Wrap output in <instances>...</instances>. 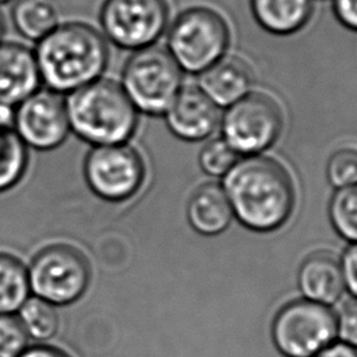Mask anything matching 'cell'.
<instances>
[{
	"instance_id": "obj_1",
	"label": "cell",
	"mask_w": 357,
	"mask_h": 357,
	"mask_svg": "<svg viewBox=\"0 0 357 357\" xmlns=\"http://www.w3.org/2000/svg\"><path fill=\"white\" fill-rule=\"evenodd\" d=\"M223 191L234 218L255 231L283 226L294 206V187L283 166L262 155H250L223 176Z\"/></svg>"
},
{
	"instance_id": "obj_2",
	"label": "cell",
	"mask_w": 357,
	"mask_h": 357,
	"mask_svg": "<svg viewBox=\"0 0 357 357\" xmlns=\"http://www.w3.org/2000/svg\"><path fill=\"white\" fill-rule=\"evenodd\" d=\"M42 85L68 95L99 78L109 63L107 40L89 24L61 22L33 49Z\"/></svg>"
},
{
	"instance_id": "obj_3",
	"label": "cell",
	"mask_w": 357,
	"mask_h": 357,
	"mask_svg": "<svg viewBox=\"0 0 357 357\" xmlns=\"http://www.w3.org/2000/svg\"><path fill=\"white\" fill-rule=\"evenodd\" d=\"M64 100L70 131L93 146L126 144L135 132L138 110L119 82L99 78Z\"/></svg>"
},
{
	"instance_id": "obj_4",
	"label": "cell",
	"mask_w": 357,
	"mask_h": 357,
	"mask_svg": "<svg viewBox=\"0 0 357 357\" xmlns=\"http://www.w3.org/2000/svg\"><path fill=\"white\" fill-rule=\"evenodd\" d=\"M181 81V68L172 54L152 45L135 50L127 60L120 85L138 112L159 116L183 88Z\"/></svg>"
},
{
	"instance_id": "obj_5",
	"label": "cell",
	"mask_w": 357,
	"mask_h": 357,
	"mask_svg": "<svg viewBox=\"0 0 357 357\" xmlns=\"http://www.w3.org/2000/svg\"><path fill=\"white\" fill-rule=\"evenodd\" d=\"M227 45L226 21L208 7H192L181 13L167 36V52L188 73L201 74L223 57Z\"/></svg>"
},
{
	"instance_id": "obj_6",
	"label": "cell",
	"mask_w": 357,
	"mask_h": 357,
	"mask_svg": "<svg viewBox=\"0 0 357 357\" xmlns=\"http://www.w3.org/2000/svg\"><path fill=\"white\" fill-rule=\"evenodd\" d=\"M31 294L54 307L78 301L91 280L88 259L81 251L66 244L42 248L26 268Z\"/></svg>"
},
{
	"instance_id": "obj_7",
	"label": "cell",
	"mask_w": 357,
	"mask_h": 357,
	"mask_svg": "<svg viewBox=\"0 0 357 357\" xmlns=\"http://www.w3.org/2000/svg\"><path fill=\"white\" fill-rule=\"evenodd\" d=\"M337 336L336 314L307 298L287 303L272 324V339L286 357H314Z\"/></svg>"
},
{
	"instance_id": "obj_8",
	"label": "cell",
	"mask_w": 357,
	"mask_h": 357,
	"mask_svg": "<svg viewBox=\"0 0 357 357\" xmlns=\"http://www.w3.org/2000/svg\"><path fill=\"white\" fill-rule=\"evenodd\" d=\"M167 21L166 0H103L99 10L103 38L134 52L152 46L165 32Z\"/></svg>"
},
{
	"instance_id": "obj_9",
	"label": "cell",
	"mask_w": 357,
	"mask_h": 357,
	"mask_svg": "<svg viewBox=\"0 0 357 357\" xmlns=\"http://www.w3.org/2000/svg\"><path fill=\"white\" fill-rule=\"evenodd\" d=\"M84 178L89 190L103 201L120 202L131 198L142 185L145 166L130 145H98L86 153Z\"/></svg>"
},
{
	"instance_id": "obj_10",
	"label": "cell",
	"mask_w": 357,
	"mask_h": 357,
	"mask_svg": "<svg viewBox=\"0 0 357 357\" xmlns=\"http://www.w3.org/2000/svg\"><path fill=\"white\" fill-rule=\"evenodd\" d=\"M282 131L279 106L266 95L248 93L230 105L222 117L223 139L238 155H259Z\"/></svg>"
},
{
	"instance_id": "obj_11",
	"label": "cell",
	"mask_w": 357,
	"mask_h": 357,
	"mask_svg": "<svg viewBox=\"0 0 357 357\" xmlns=\"http://www.w3.org/2000/svg\"><path fill=\"white\" fill-rule=\"evenodd\" d=\"M13 130L26 148L52 151L60 146L71 132L64 95L39 88L15 106Z\"/></svg>"
},
{
	"instance_id": "obj_12",
	"label": "cell",
	"mask_w": 357,
	"mask_h": 357,
	"mask_svg": "<svg viewBox=\"0 0 357 357\" xmlns=\"http://www.w3.org/2000/svg\"><path fill=\"white\" fill-rule=\"evenodd\" d=\"M165 114L170 131L185 141L208 138L220 121L219 106L199 86L181 88Z\"/></svg>"
},
{
	"instance_id": "obj_13",
	"label": "cell",
	"mask_w": 357,
	"mask_h": 357,
	"mask_svg": "<svg viewBox=\"0 0 357 357\" xmlns=\"http://www.w3.org/2000/svg\"><path fill=\"white\" fill-rule=\"evenodd\" d=\"M42 86L33 50L18 42L0 43V103L17 106Z\"/></svg>"
},
{
	"instance_id": "obj_14",
	"label": "cell",
	"mask_w": 357,
	"mask_h": 357,
	"mask_svg": "<svg viewBox=\"0 0 357 357\" xmlns=\"http://www.w3.org/2000/svg\"><path fill=\"white\" fill-rule=\"evenodd\" d=\"M252 74L238 57H222L201 73L199 88L220 107L236 103L250 93Z\"/></svg>"
},
{
	"instance_id": "obj_15",
	"label": "cell",
	"mask_w": 357,
	"mask_h": 357,
	"mask_svg": "<svg viewBox=\"0 0 357 357\" xmlns=\"http://www.w3.org/2000/svg\"><path fill=\"white\" fill-rule=\"evenodd\" d=\"M298 287L307 300L325 305L335 304L346 289L340 262L326 252L308 257L298 271Z\"/></svg>"
},
{
	"instance_id": "obj_16",
	"label": "cell",
	"mask_w": 357,
	"mask_h": 357,
	"mask_svg": "<svg viewBox=\"0 0 357 357\" xmlns=\"http://www.w3.org/2000/svg\"><path fill=\"white\" fill-rule=\"evenodd\" d=\"M187 216L192 229L205 236L222 233L234 218L223 188L216 184L202 185L192 194Z\"/></svg>"
},
{
	"instance_id": "obj_17",
	"label": "cell",
	"mask_w": 357,
	"mask_h": 357,
	"mask_svg": "<svg viewBox=\"0 0 357 357\" xmlns=\"http://www.w3.org/2000/svg\"><path fill=\"white\" fill-rule=\"evenodd\" d=\"M10 18L21 38L36 43L61 24V11L57 0H14Z\"/></svg>"
},
{
	"instance_id": "obj_18",
	"label": "cell",
	"mask_w": 357,
	"mask_h": 357,
	"mask_svg": "<svg viewBox=\"0 0 357 357\" xmlns=\"http://www.w3.org/2000/svg\"><path fill=\"white\" fill-rule=\"evenodd\" d=\"M257 22L276 35L301 29L311 17L312 0H250Z\"/></svg>"
},
{
	"instance_id": "obj_19",
	"label": "cell",
	"mask_w": 357,
	"mask_h": 357,
	"mask_svg": "<svg viewBox=\"0 0 357 357\" xmlns=\"http://www.w3.org/2000/svg\"><path fill=\"white\" fill-rule=\"evenodd\" d=\"M29 296L26 266L18 258L0 252V315L17 314Z\"/></svg>"
},
{
	"instance_id": "obj_20",
	"label": "cell",
	"mask_w": 357,
	"mask_h": 357,
	"mask_svg": "<svg viewBox=\"0 0 357 357\" xmlns=\"http://www.w3.org/2000/svg\"><path fill=\"white\" fill-rule=\"evenodd\" d=\"M17 317L28 337L32 340L47 342L53 339L59 331L60 319L57 307L36 296L31 294L25 300L17 311Z\"/></svg>"
},
{
	"instance_id": "obj_21",
	"label": "cell",
	"mask_w": 357,
	"mask_h": 357,
	"mask_svg": "<svg viewBox=\"0 0 357 357\" xmlns=\"http://www.w3.org/2000/svg\"><path fill=\"white\" fill-rule=\"evenodd\" d=\"M28 165V148L14 130L0 131V192L13 188L24 176Z\"/></svg>"
},
{
	"instance_id": "obj_22",
	"label": "cell",
	"mask_w": 357,
	"mask_h": 357,
	"mask_svg": "<svg viewBox=\"0 0 357 357\" xmlns=\"http://www.w3.org/2000/svg\"><path fill=\"white\" fill-rule=\"evenodd\" d=\"M329 216L340 237L357 243V184L337 188L331 199Z\"/></svg>"
},
{
	"instance_id": "obj_23",
	"label": "cell",
	"mask_w": 357,
	"mask_h": 357,
	"mask_svg": "<svg viewBox=\"0 0 357 357\" xmlns=\"http://www.w3.org/2000/svg\"><path fill=\"white\" fill-rule=\"evenodd\" d=\"M238 153L223 139L208 142L199 153L201 169L213 177L225 176L238 160Z\"/></svg>"
},
{
	"instance_id": "obj_24",
	"label": "cell",
	"mask_w": 357,
	"mask_h": 357,
	"mask_svg": "<svg viewBox=\"0 0 357 357\" xmlns=\"http://www.w3.org/2000/svg\"><path fill=\"white\" fill-rule=\"evenodd\" d=\"M29 346V337L17 314L0 315V357H20Z\"/></svg>"
},
{
	"instance_id": "obj_25",
	"label": "cell",
	"mask_w": 357,
	"mask_h": 357,
	"mask_svg": "<svg viewBox=\"0 0 357 357\" xmlns=\"http://www.w3.org/2000/svg\"><path fill=\"white\" fill-rule=\"evenodd\" d=\"M326 176L336 188L357 184V151L346 148L335 152L328 162Z\"/></svg>"
},
{
	"instance_id": "obj_26",
	"label": "cell",
	"mask_w": 357,
	"mask_h": 357,
	"mask_svg": "<svg viewBox=\"0 0 357 357\" xmlns=\"http://www.w3.org/2000/svg\"><path fill=\"white\" fill-rule=\"evenodd\" d=\"M337 336L342 342L357 347V298L353 297L344 303L336 315Z\"/></svg>"
},
{
	"instance_id": "obj_27",
	"label": "cell",
	"mask_w": 357,
	"mask_h": 357,
	"mask_svg": "<svg viewBox=\"0 0 357 357\" xmlns=\"http://www.w3.org/2000/svg\"><path fill=\"white\" fill-rule=\"evenodd\" d=\"M340 268L344 287L353 294V297L357 298V243H353L350 247H347L342 257Z\"/></svg>"
},
{
	"instance_id": "obj_28",
	"label": "cell",
	"mask_w": 357,
	"mask_h": 357,
	"mask_svg": "<svg viewBox=\"0 0 357 357\" xmlns=\"http://www.w3.org/2000/svg\"><path fill=\"white\" fill-rule=\"evenodd\" d=\"M333 10L344 26L357 31V0H333Z\"/></svg>"
},
{
	"instance_id": "obj_29",
	"label": "cell",
	"mask_w": 357,
	"mask_h": 357,
	"mask_svg": "<svg viewBox=\"0 0 357 357\" xmlns=\"http://www.w3.org/2000/svg\"><path fill=\"white\" fill-rule=\"evenodd\" d=\"M314 357H357V347L344 342H333Z\"/></svg>"
},
{
	"instance_id": "obj_30",
	"label": "cell",
	"mask_w": 357,
	"mask_h": 357,
	"mask_svg": "<svg viewBox=\"0 0 357 357\" xmlns=\"http://www.w3.org/2000/svg\"><path fill=\"white\" fill-rule=\"evenodd\" d=\"M20 357H70V356H67L64 351H61L53 346L33 344V346H28L20 354Z\"/></svg>"
},
{
	"instance_id": "obj_31",
	"label": "cell",
	"mask_w": 357,
	"mask_h": 357,
	"mask_svg": "<svg viewBox=\"0 0 357 357\" xmlns=\"http://www.w3.org/2000/svg\"><path fill=\"white\" fill-rule=\"evenodd\" d=\"M14 114L15 107L0 103V131L1 130H13L14 127Z\"/></svg>"
},
{
	"instance_id": "obj_32",
	"label": "cell",
	"mask_w": 357,
	"mask_h": 357,
	"mask_svg": "<svg viewBox=\"0 0 357 357\" xmlns=\"http://www.w3.org/2000/svg\"><path fill=\"white\" fill-rule=\"evenodd\" d=\"M4 32H6V21H4V17H3V14L0 11V43L3 42Z\"/></svg>"
},
{
	"instance_id": "obj_33",
	"label": "cell",
	"mask_w": 357,
	"mask_h": 357,
	"mask_svg": "<svg viewBox=\"0 0 357 357\" xmlns=\"http://www.w3.org/2000/svg\"><path fill=\"white\" fill-rule=\"evenodd\" d=\"M14 0H0V6H6V4H8V3H13Z\"/></svg>"
}]
</instances>
